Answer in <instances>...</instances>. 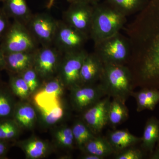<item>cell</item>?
Instances as JSON below:
<instances>
[{
  "instance_id": "6da1fadb",
  "label": "cell",
  "mask_w": 159,
  "mask_h": 159,
  "mask_svg": "<svg viewBox=\"0 0 159 159\" xmlns=\"http://www.w3.org/2000/svg\"><path fill=\"white\" fill-rule=\"evenodd\" d=\"M125 31L130 45L126 66L134 85L159 90V0H148Z\"/></svg>"
},
{
  "instance_id": "7a4b0ae2",
  "label": "cell",
  "mask_w": 159,
  "mask_h": 159,
  "mask_svg": "<svg viewBox=\"0 0 159 159\" xmlns=\"http://www.w3.org/2000/svg\"><path fill=\"white\" fill-rule=\"evenodd\" d=\"M127 22L126 17L106 2L94 5L89 38L94 44L120 32Z\"/></svg>"
},
{
  "instance_id": "3957f363",
  "label": "cell",
  "mask_w": 159,
  "mask_h": 159,
  "mask_svg": "<svg viewBox=\"0 0 159 159\" xmlns=\"http://www.w3.org/2000/svg\"><path fill=\"white\" fill-rule=\"evenodd\" d=\"M107 96L126 102L133 91L132 75L125 65L104 64L99 80Z\"/></svg>"
},
{
  "instance_id": "277c9868",
  "label": "cell",
  "mask_w": 159,
  "mask_h": 159,
  "mask_svg": "<svg viewBox=\"0 0 159 159\" xmlns=\"http://www.w3.org/2000/svg\"><path fill=\"white\" fill-rule=\"evenodd\" d=\"M94 53L103 64L125 65L130 54L127 37L120 32L94 44Z\"/></svg>"
},
{
  "instance_id": "5b68a950",
  "label": "cell",
  "mask_w": 159,
  "mask_h": 159,
  "mask_svg": "<svg viewBox=\"0 0 159 159\" xmlns=\"http://www.w3.org/2000/svg\"><path fill=\"white\" fill-rule=\"evenodd\" d=\"M0 46L5 54L34 51L40 47L26 25L16 20L11 22Z\"/></svg>"
},
{
  "instance_id": "8992f818",
  "label": "cell",
  "mask_w": 159,
  "mask_h": 159,
  "mask_svg": "<svg viewBox=\"0 0 159 159\" xmlns=\"http://www.w3.org/2000/svg\"><path fill=\"white\" fill-rule=\"evenodd\" d=\"M63 54L54 46H40L33 67L43 81L57 76Z\"/></svg>"
},
{
  "instance_id": "52a82bcc",
  "label": "cell",
  "mask_w": 159,
  "mask_h": 159,
  "mask_svg": "<svg viewBox=\"0 0 159 159\" xmlns=\"http://www.w3.org/2000/svg\"><path fill=\"white\" fill-rule=\"evenodd\" d=\"M89 38L88 35L60 20L58 21L53 46L63 54L71 53L84 49Z\"/></svg>"
},
{
  "instance_id": "ba28073f",
  "label": "cell",
  "mask_w": 159,
  "mask_h": 159,
  "mask_svg": "<svg viewBox=\"0 0 159 159\" xmlns=\"http://www.w3.org/2000/svg\"><path fill=\"white\" fill-rule=\"evenodd\" d=\"M58 21L48 13H37L26 25L40 46H53Z\"/></svg>"
},
{
  "instance_id": "9c48e42d",
  "label": "cell",
  "mask_w": 159,
  "mask_h": 159,
  "mask_svg": "<svg viewBox=\"0 0 159 159\" xmlns=\"http://www.w3.org/2000/svg\"><path fill=\"white\" fill-rule=\"evenodd\" d=\"M88 54L84 49L63 54L57 76L65 86L71 89L80 85V70Z\"/></svg>"
},
{
  "instance_id": "30bf717a",
  "label": "cell",
  "mask_w": 159,
  "mask_h": 159,
  "mask_svg": "<svg viewBox=\"0 0 159 159\" xmlns=\"http://www.w3.org/2000/svg\"><path fill=\"white\" fill-rule=\"evenodd\" d=\"M70 4L68 9L63 12L61 20L89 37L93 16L94 6L83 2H75Z\"/></svg>"
},
{
  "instance_id": "8fae6325",
  "label": "cell",
  "mask_w": 159,
  "mask_h": 159,
  "mask_svg": "<svg viewBox=\"0 0 159 159\" xmlns=\"http://www.w3.org/2000/svg\"><path fill=\"white\" fill-rule=\"evenodd\" d=\"M71 89L73 106L78 111H85L107 96L100 83L78 85Z\"/></svg>"
},
{
  "instance_id": "7c38bea8",
  "label": "cell",
  "mask_w": 159,
  "mask_h": 159,
  "mask_svg": "<svg viewBox=\"0 0 159 159\" xmlns=\"http://www.w3.org/2000/svg\"><path fill=\"white\" fill-rule=\"evenodd\" d=\"M111 97L106 96L97 103L84 111V122L95 134L102 131L108 124L109 107Z\"/></svg>"
},
{
  "instance_id": "4fadbf2b",
  "label": "cell",
  "mask_w": 159,
  "mask_h": 159,
  "mask_svg": "<svg viewBox=\"0 0 159 159\" xmlns=\"http://www.w3.org/2000/svg\"><path fill=\"white\" fill-rule=\"evenodd\" d=\"M104 64L94 52L89 53L83 62L80 71V85L94 84L99 81Z\"/></svg>"
},
{
  "instance_id": "5bb4252c",
  "label": "cell",
  "mask_w": 159,
  "mask_h": 159,
  "mask_svg": "<svg viewBox=\"0 0 159 159\" xmlns=\"http://www.w3.org/2000/svg\"><path fill=\"white\" fill-rule=\"evenodd\" d=\"M36 50L5 54V69L10 74H20L33 67Z\"/></svg>"
},
{
  "instance_id": "9a60e30c",
  "label": "cell",
  "mask_w": 159,
  "mask_h": 159,
  "mask_svg": "<svg viewBox=\"0 0 159 159\" xmlns=\"http://www.w3.org/2000/svg\"><path fill=\"white\" fill-rule=\"evenodd\" d=\"M44 81L46 83L42 90L34 96V101L37 104L51 103L59 99L63 93L65 86L57 76Z\"/></svg>"
},
{
  "instance_id": "2e32d148",
  "label": "cell",
  "mask_w": 159,
  "mask_h": 159,
  "mask_svg": "<svg viewBox=\"0 0 159 159\" xmlns=\"http://www.w3.org/2000/svg\"><path fill=\"white\" fill-rule=\"evenodd\" d=\"M2 9L13 20L27 24L33 13L26 0H2Z\"/></svg>"
},
{
  "instance_id": "e0dca14e",
  "label": "cell",
  "mask_w": 159,
  "mask_h": 159,
  "mask_svg": "<svg viewBox=\"0 0 159 159\" xmlns=\"http://www.w3.org/2000/svg\"><path fill=\"white\" fill-rule=\"evenodd\" d=\"M107 139L113 148L114 153L142 142V138L134 135L128 129L110 131Z\"/></svg>"
},
{
  "instance_id": "ac0fdd59",
  "label": "cell",
  "mask_w": 159,
  "mask_h": 159,
  "mask_svg": "<svg viewBox=\"0 0 159 159\" xmlns=\"http://www.w3.org/2000/svg\"><path fill=\"white\" fill-rule=\"evenodd\" d=\"M131 96L135 99L138 112L145 110L153 111L159 103V90L157 89L143 88L133 92Z\"/></svg>"
},
{
  "instance_id": "d6986e66",
  "label": "cell",
  "mask_w": 159,
  "mask_h": 159,
  "mask_svg": "<svg viewBox=\"0 0 159 159\" xmlns=\"http://www.w3.org/2000/svg\"><path fill=\"white\" fill-rule=\"evenodd\" d=\"M159 140V119L150 117L145 123L142 137L141 148L147 153L152 152Z\"/></svg>"
},
{
  "instance_id": "ffe728a7",
  "label": "cell",
  "mask_w": 159,
  "mask_h": 159,
  "mask_svg": "<svg viewBox=\"0 0 159 159\" xmlns=\"http://www.w3.org/2000/svg\"><path fill=\"white\" fill-rule=\"evenodd\" d=\"M125 102L117 98H113L108 110V124L116 128L125 122L129 117V111Z\"/></svg>"
},
{
  "instance_id": "44dd1931",
  "label": "cell",
  "mask_w": 159,
  "mask_h": 159,
  "mask_svg": "<svg viewBox=\"0 0 159 159\" xmlns=\"http://www.w3.org/2000/svg\"><path fill=\"white\" fill-rule=\"evenodd\" d=\"M12 117L18 126L29 128L34 125L36 119V113L31 105L27 103H20L15 105Z\"/></svg>"
},
{
  "instance_id": "7402d4cb",
  "label": "cell",
  "mask_w": 159,
  "mask_h": 159,
  "mask_svg": "<svg viewBox=\"0 0 159 159\" xmlns=\"http://www.w3.org/2000/svg\"><path fill=\"white\" fill-rule=\"evenodd\" d=\"M86 153L96 155L104 159L114 154L115 152L107 138L95 136L89 141L82 148Z\"/></svg>"
},
{
  "instance_id": "603a6c76",
  "label": "cell",
  "mask_w": 159,
  "mask_h": 159,
  "mask_svg": "<svg viewBox=\"0 0 159 159\" xmlns=\"http://www.w3.org/2000/svg\"><path fill=\"white\" fill-rule=\"evenodd\" d=\"M148 0H105V2L127 17L141 11Z\"/></svg>"
},
{
  "instance_id": "cb8c5ba5",
  "label": "cell",
  "mask_w": 159,
  "mask_h": 159,
  "mask_svg": "<svg viewBox=\"0 0 159 159\" xmlns=\"http://www.w3.org/2000/svg\"><path fill=\"white\" fill-rule=\"evenodd\" d=\"M27 157L30 159H38L45 155L48 147L45 143L38 139L29 140L25 143H20Z\"/></svg>"
},
{
  "instance_id": "d4e9b609",
  "label": "cell",
  "mask_w": 159,
  "mask_h": 159,
  "mask_svg": "<svg viewBox=\"0 0 159 159\" xmlns=\"http://www.w3.org/2000/svg\"><path fill=\"white\" fill-rule=\"evenodd\" d=\"M72 129L74 141L81 149L89 141L96 136L84 122H76Z\"/></svg>"
},
{
  "instance_id": "484cf974",
  "label": "cell",
  "mask_w": 159,
  "mask_h": 159,
  "mask_svg": "<svg viewBox=\"0 0 159 159\" xmlns=\"http://www.w3.org/2000/svg\"><path fill=\"white\" fill-rule=\"evenodd\" d=\"M9 82L13 93L20 98H27L31 93L29 86L19 74H10Z\"/></svg>"
},
{
  "instance_id": "4316f807",
  "label": "cell",
  "mask_w": 159,
  "mask_h": 159,
  "mask_svg": "<svg viewBox=\"0 0 159 159\" xmlns=\"http://www.w3.org/2000/svg\"><path fill=\"white\" fill-rule=\"evenodd\" d=\"M39 109L44 121L49 125L56 123L64 115V108L61 102L51 107Z\"/></svg>"
},
{
  "instance_id": "83f0119b",
  "label": "cell",
  "mask_w": 159,
  "mask_h": 159,
  "mask_svg": "<svg viewBox=\"0 0 159 159\" xmlns=\"http://www.w3.org/2000/svg\"><path fill=\"white\" fill-rule=\"evenodd\" d=\"M18 127L13 119L0 120V140L6 141L16 138L18 133Z\"/></svg>"
},
{
  "instance_id": "f1b7e54d",
  "label": "cell",
  "mask_w": 159,
  "mask_h": 159,
  "mask_svg": "<svg viewBox=\"0 0 159 159\" xmlns=\"http://www.w3.org/2000/svg\"><path fill=\"white\" fill-rule=\"evenodd\" d=\"M15 106L9 94L0 89V120L12 116Z\"/></svg>"
},
{
  "instance_id": "f546056e",
  "label": "cell",
  "mask_w": 159,
  "mask_h": 159,
  "mask_svg": "<svg viewBox=\"0 0 159 159\" xmlns=\"http://www.w3.org/2000/svg\"><path fill=\"white\" fill-rule=\"evenodd\" d=\"M147 152L142 148L130 146L114 153L115 159H142L146 157Z\"/></svg>"
},
{
  "instance_id": "4dcf8cb0",
  "label": "cell",
  "mask_w": 159,
  "mask_h": 159,
  "mask_svg": "<svg viewBox=\"0 0 159 159\" xmlns=\"http://www.w3.org/2000/svg\"><path fill=\"white\" fill-rule=\"evenodd\" d=\"M19 75L23 77L25 81L29 86L31 93L34 92L39 87L40 80H42V79L34 68L31 67L27 69Z\"/></svg>"
},
{
  "instance_id": "1f68e13d",
  "label": "cell",
  "mask_w": 159,
  "mask_h": 159,
  "mask_svg": "<svg viewBox=\"0 0 159 159\" xmlns=\"http://www.w3.org/2000/svg\"><path fill=\"white\" fill-rule=\"evenodd\" d=\"M56 138L58 143L66 148H71L75 142L72 128L68 127L58 130L56 133Z\"/></svg>"
},
{
  "instance_id": "d6a6232c",
  "label": "cell",
  "mask_w": 159,
  "mask_h": 159,
  "mask_svg": "<svg viewBox=\"0 0 159 159\" xmlns=\"http://www.w3.org/2000/svg\"><path fill=\"white\" fill-rule=\"evenodd\" d=\"M10 18L0 8V42L1 41L11 25Z\"/></svg>"
},
{
  "instance_id": "836d02e7",
  "label": "cell",
  "mask_w": 159,
  "mask_h": 159,
  "mask_svg": "<svg viewBox=\"0 0 159 159\" xmlns=\"http://www.w3.org/2000/svg\"><path fill=\"white\" fill-rule=\"evenodd\" d=\"M149 158L159 159V140L157 142L152 152L149 154Z\"/></svg>"
},
{
  "instance_id": "e575fe53",
  "label": "cell",
  "mask_w": 159,
  "mask_h": 159,
  "mask_svg": "<svg viewBox=\"0 0 159 159\" xmlns=\"http://www.w3.org/2000/svg\"><path fill=\"white\" fill-rule=\"evenodd\" d=\"M8 151V146L6 141L0 140V157L5 156Z\"/></svg>"
},
{
  "instance_id": "d590c367",
  "label": "cell",
  "mask_w": 159,
  "mask_h": 159,
  "mask_svg": "<svg viewBox=\"0 0 159 159\" xmlns=\"http://www.w3.org/2000/svg\"><path fill=\"white\" fill-rule=\"evenodd\" d=\"M5 69V54L0 46V70Z\"/></svg>"
},
{
  "instance_id": "8d00e7d4",
  "label": "cell",
  "mask_w": 159,
  "mask_h": 159,
  "mask_svg": "<svg viewBox=\"0 0 159 159\" xmlns=\"http://www.w3.org/2000/svg\"><path fill=\"white\" fill-rule=\"evenodd\" d=\"M67 1L69 3L75 2H83L89 3L93 6L96 5L99 2V0H67Z\"/></svg>"
},
{
  "instance_id": "74e56055",
  "label": "cell",
  "mask_w": 159,
  "mask_h": 159,
  "mask_svg": "<svg viewBox=\"0 0 159 159\" xmlns=\"http://www.w3.org/2000/svg\"><path fill=\"white\" fill-rule=\"evenodd\" d=\"M82 159H103L101 157L98 156L96 155L93 154L86 153L84 156L82 157Z\"/></svg>"
},
{
  "instance_id": "f35d334b",
  "label": "cell",
  "mask_w": 159,
  "mask_h": 159,
  "mask_svg": "<svg viewBox=\"0 0 159 159\" xmlns=\"http://www.w3.org/2000/svg\"><path fill=\"white\" fill-rule=\"evenodd\" d=\"M54 0H49V2L48 3V9H50L54 4Z\"/></svg>"
},
{
  "instance_id": "ab89813d",
  "label": "cell",
  "mask_w": 159,
  "mask_h": 159,
  "mask_svg": "<svg viewBox=\"0 0 159 159\" xmlns=\"http://www.w3.org/2000/svg\"><path fill=\"white\" fill-rule=\"evenodd\" d=\"M2 0H0V2H2Z\"/></svg>"
}]
</instances>
